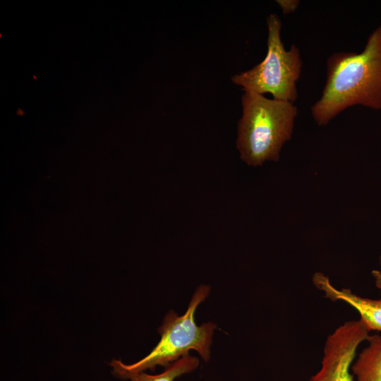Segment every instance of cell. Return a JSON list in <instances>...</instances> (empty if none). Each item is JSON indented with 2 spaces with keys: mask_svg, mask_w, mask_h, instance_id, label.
Masks as SVG:
<instances>
[{
  "mask_svg": "<svg viewBox=\"0 0 381 381\" xmlns=\"http://www.w3.org/2000/svg\"><path fill=\"white\" fill-rule=\"evenodd\" d=\"M356 105L381 109V24L370 35L362 52L329 56L325 84L311 114L318 126H325Z\"/></svg>",
  "mask_w": 381,
  "mask_h": 381,
  "instance_id": "cell-1",
  "label": "cell"
},
{
  "mask_svg": "<svg viewBox=\"0 0 381 381\" xmlns=\"http://www.w3.org/2000/svg\"><path fill=\"white\" fill-rule=\"evenodd\" d=\"M241 104L236 140L241 159L253 167L277 162L283 145L291 138L296 106L253 92H244Z\"/></svg>",
  "mask_w": 381,
  "mask_h": 381,
  "instance_id": "cell-2",
  "label": "cell"
},
{
  "mask_svg": "<svg viewBox=\"0 0 381 381\" xmlns=\"http://www.w3.org/2000/svg\"><path fill=\"white\" fill-rule=\"evenodd\" d=\"M210 287L200 286L194 293L186 313L179 316L170 310L164 317L158 332L160 340L152 351L140 361L126 364L119 360H112L110 365L112 373L120 379L126 380L133 375L156 366L167 367L188 353L190 350L198 351L204 361L210 358V346L217 325L207 322L198 326L195 321V313L208 296Z\"/></svg>",
  "mask_w": 381,
  "mask_h": 381,
  "instance_id": "cell-3",
  "label": "cell"
},
{
  "mask_svg": "<svg viewBox=\"0 0 381 381\" xmlns=\"http://www.w3.org/2000/svg\"><path fill=\"white\" fill-rule=\"evenodd\" d=\"M267 25L265 58L251 69L234 75L231 80L244 92L270 93L273 99L294 103L298 98L296 82L302 67L299 49L294 44L285 49L280 37L282 22L277 14L268 16Z\"/></svg>",
  "mask_w": 381,
  "mask_h": 381,
  "instance_id": "cell-4",
  "label": "cell"
},
{
  "mask_svg": "<svg viewBox=\"0 0 381 381\" xmlns=\"http://www.w3.org/2000/svg\"><path fill=\"white\" fill-rule=\"evenodd\" d=\"M369 332L361 319L337 327L327 336L321 367L309 381H354L351 365L358 346L367 341Z\"/></svg>",
  "mask_w": 381,
  "mask_h": 381,
  "instance_id": "cell-5",
  "label": "cell"
},
{
  "mask_svg": "<svg viewBox=\"0 0 381 381\" xmlns=\"http://www.w3.org/2000/svg\"><path fill=\"white\" fill-rule=\"evenodd\" d=\"M313 283L324 293L326 298L344 301L353 307L370 332L381 331V297L371 299L360 296L348 288L337 289L331 283L329 277L322 272L314 274Z\"/></svg>",
  "mask_w": 381,
  "mask_h": 381,
  "instance_id": "cell-6",
  "label": "cell"
},
{
  "mask_svg": "<svg viewBox=\"0 0 381 381\" xmlns=\"http://www.w3.org/2000/svg\"><path fill=\"white\" fill-rule=\"evenodd\" d=\"M367 341L351 365L354 381H381V336L370 335Z\"/></svg>",
  "mask_w": 381,
  "mask_h": 381,
  "instance_id": "cell-7",
  "label": "cell"
},
{
  "mask_svg": "<svg viewBox=\"0 0 381 381\" xmlns=\"http://www.w3.org/2000/svg\"><path fill=\"white\" fill-rule=\"evenodd\" d=\"M199 365L197 357L187 353L165 368L164 372L157 375H150L141 372L132 375L131 381H174L177 377L193 372Z\"/></svg>",
  "mask_w": 381,
  "mask_h": 381,
  "instance_id": "cell-8",
  "label": "cell"
},
{
  "mask_svg": "<svg viewBox=\"0 0 381 381\" xmlns=\"http://www.w3.org/2000/svg\"><path fill=\"white\" fill-rule=\"evenodd\" d=\"M276 2L281 8L284 15L294 13L300 4L298 0H277Z\"/></svg>",
  "mask_w": 381,
  "mask_h": 381,
  "instance_id": "cell-9",
  "label": "cell"
},
{
  "mask_svg": "<svg viewBox=\"0 0 381 381\" xmlns=\"http://www.w3.org/2000/svg\"><path fill=\"white\" fill-rule=\"evenodd\" d=\"M371 274L374 279L376 287L381 291V272L377 270H373Z\"/></svg>",
  "mask_w": 381,
  "mask_h": 381,
  "instance_id": "cell-10",
  "label": "cell"
},
{
  "mask_svg": "<svg viewBox=\"0 0 381 381\" xmlns=\"http://www.w3.org/2000/svg\"><path fill=\"white\" fill-rule=\"evenodd\" d=\"M380 271L381 272V255L380 257Z\"/></svg>",
  "mask_w": 381,
  "mask_h": 381,
  "instance_id": "cell-11",
  "label": "cell"
}]
</instances>
